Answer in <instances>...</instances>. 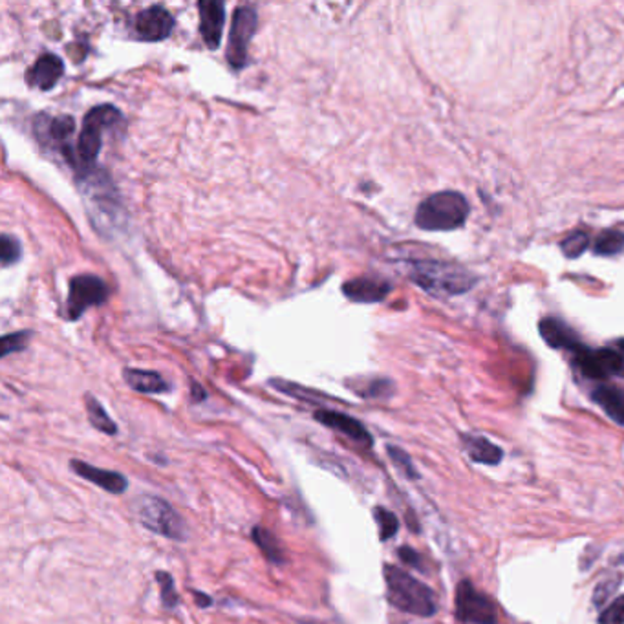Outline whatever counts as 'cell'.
<instances>
[{"label":"cell","mask_w":624,"mask_h":624,"mask_svg":"<svg viewBox=\"0 0 624 624\" xmlns=\"http://www.w3.org/2000/svg\"><path fill=\"white\" fill-rule=\"evenodd\" d=\"M410 280L434 297L462 295L476 284V277L456 264L438 261H415L406 269Z\"/></svg>","instance_id":"6da1fadb"},{"label":"cell","mask_w":624,"mask_h":624,"mask_svg":"<svg viewBox=\"0 0 624 624\" xmlns=\"http://www.w3.org/2000/svg\"><path fill=\"white\" fill-rule=\"evenodd\" d=\"M121 112L114 105L94 107L82 121V131L75 143V167L79 178H85L96 171V161L101 152L103 131L121 121Z\"/></svg>","instance_id":"7a4b0ae2"},{"label":"cell","mask_w":624,"mask_h":624,"mask_svg":"<svg viewBox=\"0 0 624 624\" xmlns=\"http://www.w3.org/2000/svg\"><path fill=\"white\" fill-rule=\"evenodd\" d=\"M385 582H387V597L392 606H396L401 611L420 615V617H432L438 610L434 592L423 585L422 580L414 578L401 568L385 566Z\"/></svg>","instance_id":"3957f363"},{"label":"cell","mask_w":624,"mask_h":624,"mask_svg":"<svg viewBox=\"0 0 624 624\" xmlns=\"http://www.w3.org/2000/svg\"><path fill=\"white\" fill-rule=\"evenodd\" d=\"M469 201L456 191H441L423 200L415 211V226L425 231H454L469 217Z\"/></svg>","instance_id":"277c9868"},{"label":"cell","mask_w":624,"mask_h":624,"mask_svg":"<svg viewBox=\"0 0 624 624\" xmlns=\"http://www.w3.org/2000/svg\"><path fill=\"white\" fill-rule=\"evenodd\" d=\"M134 513L138 520L150 531L171 538V540H185L187 526L184 518L158 496L143 494L134 502Z\"/></svg>","instance_id":"5b68a950"},{"label":"cell","mask_w":624,"mask_h":624,"mask_svg":"<svg viewBox=\"0 0 624 624\" xmlns=\"http://www.w3.org/2000/svg\"><path fill=\"white\" fill-rule=\"evenodd\" d=\"M35 136L45 147H54L59 150V154L75 167V149L72 145V134L75 132V121L70 115H37L33 124Z\"/></svg>","instance_id":"8992f818"},{"label":"cell","mask_w":624,"mask_h":624,"mask_svg":"<svg viewBox=\"0 0 624 624\" xmlns=\"http://www.w3.org/2000/svg\"><path fill=\"white\" fill-rule=\"evenodd\" d=\"M257 10L253 6H240L236 8L233 15V24H231V35H229V45H227V63L231 68L240 70L247 63V47L252 43V38L257 31Z\"/></svg>","instance_id":"52a82bcc"},{"label":"cell","mask_w":624,"mask_h":624,"mask_svg":"<svg viewBox=\"0 0 624 624\" xmlns=\"http://www.w3.org/2000/svg\"><path fill=\"white\" fill-rule=\"evenodd\" d=\"M108 297V286L96 275H77L70 280L68 319L77 321L92 306H101Z\"/></svg>","instance_id":"ba28073f"},{"label":"cell","mask_w":624,"mask_h":624,"mask_svg":"<svg viewBox=\"0 0 624 624\" xmlns=\"http://www.w3.org/2000/svg\"><path fill=\"white\" fill-rule=\"evenodd\" d=\"M575 364L590 380H608L624 373V355L617 348L590 350L582 346L575 352Z\"/></svg>","instance_id":"9c48e42d"},{"label":"cell","mask_w":624,"mask_h":624,"mask_svg":"<svg viewBox=\"0 0 624 624\" xmlns=\"http://www.w3.org/2000/svg\"><path fill=\"white\" fill-rule=\"evenodd\" d=\"M456 617L466 624H496V608L471 582H462L456 592Z\"/></svg>","instance_id":"30bf717a"},{"label":"cell","mask_w":624,"mask_h":624,"mask_svg":"<svg viewBox=\"0 0 624 624\" xmlns=\"http://www.w3.org/2000/svg\"><path fill=\"white\" fill-rule=\"evenodd\" d=\"M175 30L173 15L163 6H150L138 13L134 19V33L140 40L147 43H158L165 40Z\"/></svg>","instance_id":"8fae6325"},{"label":"cell","mask_w":624,"mask_h":624,"mask_svg":"<svg viewBox=\"0 0 624 624\" xmlns=\"http://www.w3.org/2000/svg\"><path fill=\"white\" fill-rule=\"evenodd\" d=\"M200 10V33L205 47L217 50L220 47L222 30L226 22V6L217 0H201L198 3Z\"/></svg>","instance_id":"7c38bea8"},{"label":"cell","mask_w":624,"mask_h":624,"mask_svg":"<svg viewBox=\"0 0 624 624\" xmlns=\"http://www.w3.org/2000/svg\"><path fill=\"white\" fill-rule=\"evenodd\" d=\"M63 59H59L56 54H45L26 72V82L31 89L47 92L57 85V81L63 77Z\"/></svg>","instance_id":"4fadbf2b"},{"label":"cell","mask_w":624,"mask_h":624,"mask_svg":"<svg viewBox=\"0 0 624 624\" xmlns=\"http://www.w3.org/2000/svg\"><path fill=\"white\" fill-rule=\"evenodd\" d=\"M315 420L319 423L326 425L328 429H334V431L345 434L346 438H350L361 445H372V436L368 434V431L363 427L361 422H357L348 414L324 408V410L315 412Z\"/></svg>","instance_id":"5bb4252c"},{"label":"cell","mask_w":624,"mask_h":624,"mask_svg":"<svg viewBox=\"0 0 624 624\" xmlns=\"http://www.w3.org/2000/svg\"><path fill=\"white\" fill-rule=\"evenodd\" d=\"M390 282L372 277H359L343 286L345 295L354 303H380L390 294Z\"/></svg>","instance_id":"9a60e30c"},{"label":"cell","mask_w":624,"mask_h":624,"mask_svg":"<svg viewBox=\"0 0 624 624\" xmlns=\"http://www.w3.org/2000/svg\"><path fill=\"white\" fill-rule=\"evenodd\" d=\"M72 471L77 473L81 478H85L99 487H103L105 491L112 492V494H121L127 491L129 482L121 473L115 471H107V469H99L94 466H89L87 462H79V460H72L70 464Z\"/></svg>","instance_id":"2e32d148"},{"label":"cell","mask_w":624,"mask_h":624,"mask_svg":"<svg viewBox=\"0 0 624 624\" xmlns=\"http://www.w3.org/2000/svg\"><path fill=\"white\" fill-rule=\"evenodd\" d=\"M540 334H543L544 341L553 348H564L573 354L582 348L578 336L566 322L559 319H553V317L543 319V322H540Z\"/></svg>","instance_id":"e0dca14e"},{"label":"cell","mask_w":624,"mask_h":624,"mask_svg":"<svg viewBox=\"0 0 624 624\" xmlns=\"http://www.w3.org/2000/svg\"><path fill=\"white\" fill-rule=\"evenodd\" d=\"M124 381L131 389L141 394H161L167 392L169 385L165 381L159 373L150 372V370H138V368H127L123 372Z\"/></svg>","instance_id":"ac0fdd59"},{"label":"cell","mask_w":624,"mask_h":624,"mask_svg":"<svg viewBox=\"0 0 624 624\" xmlns=\"http://www.w3.org/2000/svg\"><path fill=\"white\" fill-rule=\"evenodd\" d=\"M594 401L610 415V418L624 427V392L615 387H599L592 394Z\"/></svg>","instance_id":"d6986e66"},{"label":"cell","mask_w":624,"mask_h":624,"mask_svg":"<svg viewBox=\"0 0 624 624\" xmlns=\"http://www.w3.org/2000/svg\"><path fill=\"white\" fill-rule=\"evenodd\" d=\"M466 447L469 456L476 464H485V466H498L500 460L504 457V452L500 447H496L494 443H491L485 438L480 436H473V438H466Z\"/></svg>","instance_id":"ffe728a7"},{"label":"cell","mask_w":624,"mask_h":624,"mask_svg":"<svg viewBox=\"0 0 624 624\" xmlns=\"http://www.w3.org/2000/svg\"><path fill=\"white\" fill-rule=\"evenodd\" d=\"M85 405H87V414L89 420L92 423L94 429H98L99 432H105L108 436H114L117 432V425L112 422L110 415L107 414V410L103 408V405L90 394H87L85 397Z\"/></svg>","instance_id":"44dd1931"},{"label":"cell","mask_w":624,"mask_h":624,"mask_svg":"<svg viewBox=\"0 0 624 624\" xmlns=\"http://www.w3.org/2000/svg\"><path fill=\"white\" fill-rule=\"evenodd\" d=\"M253 540L259 544V548L262 550V553L266 555V559L273 564H280L284 560V551L278 544V540L264 527H255L253 529Z\"/></svg>","instance_id":"7402d4cb"},{"label":"cell","mask_w":624,"mask_h":624,"mask_svg":"<svg viewBox=\"0 0 624 624\" xmlns=\"http://www.w3.org/2000/svg\"><path fill=\"white\" fill-rule=\"evenodd\" d=\"M595 253L601 257H611L620 253L624 249V233L620 231H604L595 238L594 244Z\"/></svg>","instance_id":"603a6c76"},{"label":"cell","mask_w":624,"mask_h":624,"mask_svg":"<svg viewBox=\"0 0 624 624\" xmlns=\"http://www.w3.org/2000/svg\"><path fill=\"white\" fill-rule=\"evenodd\" d=\"M588 244H590V238L586 233H571L560 242V247H562V253L568 259H577L586 252Z\"/></svg>","instance_id":"cb8c5ba5"},{"label":"cell","mask_w":624,"mask_h":624,"mask_svg":"<svg viewBox=\"0 0 624 624\" xmlns=\"http://www.w3.org/2000/svg\"><path fill=\"white\" fill-rule=\"evenodd\" d=\"M373 515H376V520H378V526H380L381 540H389V538H392L397 533L399 522H397L394 513H390V511H387L383 508H378L376 511H373Z\"/></svg>","instance_id":"d4e9b609"},{"label":"cell","mask_w":624,"mask_h":624,"mask_svg":"<svg viewBox=\"0 0 624 624\" xmlns=\"http://www.w3.org/2000/svg\"><path fill=\"white\" fill-rule=\"evenodd\" d=\"M0 255H3V264L4 268H10L12 264H15L21 259V242L12 236V235H3V242H0Z\"/></svg>","instance_id":"484cf974"},{"label":"cell","mask_w":624,"mask_h":624,"mask_svg":"<svg viewBox=\"0 0 624 624\" xmlns=\"http://www.w3.org/2000/svg\"><path fill=\"white\" fill-rule=\"evenodd\" d=\"M156 577H158V582H159V586H161V601H163V604L167 606V608H173L175 604H178V595H176L175 582H173L171 575L165 573V571H158Z\"/></svg>","instance_id":"4316f807"},{"label":"cell","mask_w":624,"mask_h":624,"mask_svg":"<svg viewBox=\"0 0 624 624\" xmlns=\"http://www.w3.org/2000/svg\"><path fill=\"white\" fill-rule=\"evenodd\" d=\"M387 450H389V456L392 457L394 466H396L406 478H418V473H415V469H414V466H412V462H410V456H408L405 450H401V449H397V447H394V445H390Z\"/></svg>","instance_id":"83f0119b"},{"label":"cell","mask_w":624,"mask_h":624,"mask_svg":"<svg viewBox=\"0 0 624 624\" xmlns=\"http://www.w3.org/2000/svg\"><path fill=\"white\" fill-rule=\"evenodd\" d=\"M30 331H17V334H10L3 339V357H8L13 352H22L28 345Z\"/></svg>","instance_id":"f1b7e54d"},{"label":"cell","mask_w":624,"mask_h":624,"mask_svg":"<svg viewBox=\"0 0 624 624\" xmlns=\"http://www.w3.org/2000/svg\"><path fill=\"white\" fill-rule=\"evenodd\" d=\"M599 624H624V597L613 601L599 617Z\"/></svg>","instance_id":"f546056e"},{"label":"cell","mask_w":624,"mask_h":624,"mask_svg":"<svg viewBox=\"0 0 624 624\" xmlns=\"http://www.w3.org/2000/svg\"><path fill=\"white\" fill-rule=\"evenodd\" d=\"M392 392V383L387 380H376L370 383V389L363 392V397H383Z\"/></svg>","instance_id":"4dcf8cb0"},{"label":"cell","mask_w":624,"mask_h":624,"mask_svg":"<svg viewBox=\"0 0 624 624\" xmlns=\"http://www.w3.org/2000/svg\"><path fill=\"white\" fill-rule=\"evenodd\" d=\"M399 559L405 562V564H410V566H414V568H420L422 564V559H420V555L418 553H415L412 548H401L399 550Z\"/></svg>","instance_id":"1f68e13d"},{"label":"cell","mask_w":624,"mask_h":624,"mask_svg":"<svg viewBox=\"0 0 624 624\" xmlns=\"http://www.w3.org/2000/svg\"><path fill=\"white\" fill-rule=\"evenodd\" d=\"M196 599H198V604H200V606H207V604H211V599L207 597V595H201L200 592H196Z\"/></svg>","instance_id":"d6a6232c"},{"label":"cell","mask_w":624,"mask_h":624,"mask_svg":"<svg viewBox=\"0 0 624 624\" xmlns=\"http://www.w3.org/2000/svg\"><path fill=\"white\" fill-rule=\"evenodd\" d=\"M615 346H617V350H619V352L624 355V339L617 341V343H615Z\"/></svg>","instance_id":"836d02e7"}]
</instances>
